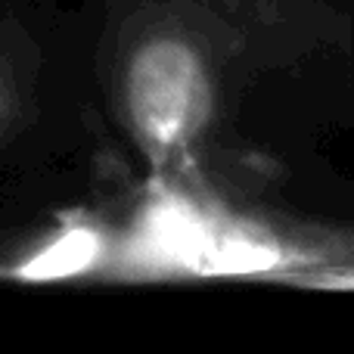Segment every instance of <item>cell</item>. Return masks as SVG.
<instances>
[{
	"label": "cell",
	"instance_id": "obj_1",
	"mask_svg": "<svg viewBox=\"0 0 354 354\" xmlns=\"http://www.w3.org/2000/svg\"><path fill=\"white\" fill-rule=\"evenodd\" d=\"M124 93L131 124L156 159L183 149L208 118L205 68L177 37H156L131 56Z\"/></svg>",
	"mask_w": 354,
	"mask_h": 354
},
{
	"label": "cell",
	"instance_id": "obj_2",
	"mask_svg": "<svg viewBox=\"0 0 354 354\" xmlns=\"http://www.w3.org/2000/svg\"><path fill=\"white\" fill-rule=\"evenodd\" d=\"M100 252V236L87 227H72L59 239L41 249L31 261H25L16 270L25 280H59V277H72L84 270L87 264L97 258Z\"/></svg>",
	"mask_w": 354,
	"mask_h": 354
}]
</instances>
